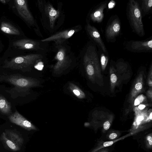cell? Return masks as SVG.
<instances>
[{
    "label": "cell",
    "instance_id": "obj_1",
    "mask_svg": "<svg viewBox=\"0 0 152 152\" xmlns=\"http://www.w3.org/2000/svg\"><path fill=\"white\" fill-rule=\"evenodd\" d=\"M0 81L13 86V87L6 91L13 99L26 96L30 94L31 88L39 87L41 85L40 81L37 79L18 74L0 75Z\"/></svg>",
    "mask_w": 152,
    "mask_h": 152
},
{
    "label": "cell",
    "instance_id": "obj_2",
    "mask_svg": "<svg viewBox=\"0 0 152 152\" xmlns=\"http://www.w3.org/2000/svg\"><path fill=\"white\" fill-rule=\"evenodd\" d=\"M42 58L41 54H32L14 58L6 61L3 67L23 72L29 70L37 62Z\"/></svg>",
    "mask_w": 152,
    "mask_h": 152
},
{
    "label": "cell",
    "instance_id": "obj_3",
    "mask_svg": "<svg viewBox=\"0 0 152 152\" xmlns=\"http://www.w3.org/2000/svg\"><path fill=\"white\" fill-rule=\"evenodd\" d=\"M127 17L133 31L139 36H144L145 32L142 20L141 10L138 3L130 0L127 7Z\"/></svg>",
    "mask_w": 152,
    "mask_h": 152
},
{
    "label": "cell",
    "instance_id": "obj_4",
    "mask_svg": "<svg viewBox=\"0 0 152 152\" xmlns=\"http://www.w3.org/2000/svg\"><path fill=\"white\" fill-rule=\"evenodd\" d=\"M96 47L92 45L87 48L83 57V64L87 75L93 76L99 68V61Z\"/></svg>",
    "mask_w": 152,
    "mask_h": 152
},
{
    "label": "cell",
    "instance_id": "obj_5",
    "mask_svg": "<svg viewBox=\"0 0 152 152\" xmlns=\"http://www.w3.org/2000/svg\"><path fill=\"white\" fill-rule=\"evenodd\" d=\"M1 140L6 147L14 151L19 150L24 142L23 138L12 130H6L4 132Z\"/></svg>",
    "mask_w": 152,
    "mask_h": 152
},
{
    "label": "cell",
    "instance_id": "obj_6",
    "mask_svg": "<svg viewBox=\"0 0 152 152\" xmlns=\"http://www.w3.org/2000/svg\"><path fill=\"white\" fill-rule=\"evenodd\" d=\"M55 59L57 62L53 66V72L56 75H59L69 65L70 59L66 54L65 50L63 48L58 49Z\"/></svg>",
    "mask_w": 152,
    "mask_h": 152
},
{
    "label": "cell",
    "instance_id": "obj_7",
    "mask_svg": "<svg viewBox=\"0 0 152 152\" xmlns=\"http://www.w3.org/2000/svg\"><path fill=\"white\" fill-rule=\"evenodd\" d=\"M8 118L11 122L28 131L37 130V127L20 114L17 110L9 115Z\"/></svg>",
    "mask_w": 152,
    "mask_h": 152
},
{
    "label": "cell",
    "instance_id": "obj_8",
    "mask_svg": "<svg viewBox=\"0 0 152 152\" xmlns=\"http://www.w3.org/2000/svg\"><path fill=\"white\" fill-rule=\"evenodd\" d=\"M126 48L134 52H151L152 39L145 41H130L128 43Z\"/></svg>",
    "mask_w": 152,
    "mask_h": 152
},
{
    "label": "cell",
    "instance_id": "obj_9",
    "mask_svg": "<svg viewBox=\"0 0 152 152\" xmlns=\"http://www.w3.org/2000/svg\"><path fill=\"white\" fill-rule=\"evenodd\" d=\"M14 2L18 12L28 23L31 25L34 24V19L28 10L26 1L16 0Z\"/></svg>",
    "mask_w": 152,
    "mask_h": 152
},
{
    "label": "cell",
    "instance_id": "obj_10",
    "mask_svg": "<svg viewBox=\"0 0 152 152\" xmlns=\"http://www.w3.org/2000/svg\"><path fill=\"white\" fill-rule=\"evenodd\" d=\"M121 29V24L119 19L117 18H114L106 27L105 35L107 40L109 41H114L120 33Z\"/></svg>",
    "mask_w": 152,
    "mask_h": 152
},
{
    "label": "cell",
    "instance_id": "obj_11",
    "mask_svg": "<svg viewBox=\"0 0 152 152\" xmlns=\"http://www.w3.org/2000/svg\"><path fill=\"white\" fill-rule=\"evenodd\" d=\"M78 31L77 28L68 29L56 33L41 40L43 42L53 41L58 45L61 44L66 39L71 37Z\"/></svg>",
    "mask_w": 152,
    "mask_h": 152
},
{
    "label": "cell",
    "instance_id": "obj_12",
    "mask_svg": "<svg viewBox=\"0 0 152 152\" xmlns=\"http://www.w3.org/2000/svg\"><path fill=\"white\" fill-rule=\"evenodd\" d=\"M86 32L90 37L100 48L104 53H107V49L102 39L100 34L94 27L87 23L86 26Z\"/></svg>",
    "mask_w": 152,
    "mask_h": 152
},
{
    "label": "cell",
    "instance_id": "obj_13",
    "mask_svg": "<svg viewBox=\"0 0 152 152\" xmlns=\"http://www.w3.org/2000/svg\"><path fill=\"white\" fill-rule=\"evenodd\" d=\"M13 45L19 49L34 50L38 48L39 42L31 39H23L14 42Z\"/></svg>",
    "mask_w": 152,
    "mask_h": 152
},
{
    "label": "cell",
    "instance_id": "obj_14",
    "mask_svg": "<svg viewBox=\"0 0 152 152\" xmlns=\"http://www.w3.org/2000/svg\"><path fill=\"white\" fill-rule=\"evenodd\" d=\"M107 2L104 1L102 3L91 13L90 17L93 21L98 23L102 22L104 17V10L107 7Z\"/></svg>",
    "mask_w": 152,
    "mask_h": 152
},
{
    "label": "cell",
    "instance_id": "obj_15",
    "mask_svg": "<svg viewBox=\"0 0 152 152\" xmlns=\"http://www.w3.org/2000/svg\"><path fill=\"white\" fill-rule=\"evenodd\" d=\"M45 11L48 17L50 26L53 29L56 20L59 16L60 12L58 10H56L49 3H48L45 5Z\"/></svg>",
    "mask_w": 152,
    "mask_h": 152
},
{
    "label": "cell",
    "instance_id": "obj_16",
    "mask_svg": "<svg viewBox=\"0 0 152 152\" xmlns=\"http://www.w3.org/2000/svg\"><path fill=\"white\" fill-rule=\"evenodd\" d=\"M11 108V103L4 96L0 95V113L9 115L12 113Z\"/></svg>",
    "mask_w": 152,
    "mask_h": 152
},
{
    "label": "cell",
    "instance_id": "obj_17",
    "mask_svg": "<svg viewBox=\"0 0 152 152\" xmlns=\"http://www.w3.org/2000/svg\"><path fill=\"white\" fill-rule=\"evenodd\" d=\"M0 29L2 31L8 34L15 35H19L20 34V32L17 28L11 24L7 22H1Z\"/></svg>",
    "mask_w": 152,
    "mask_h": 152
},
{
    "label": "cell",
    "instance_id": "obj_18",
    "mask_svg": "<svg viewBox=\"0 0 152 152\" xmlns=\"http://www.w3.org/2000/svg\"><path fill=\"white\" fill-rule=\"evenodd\" d=\"M68 88L70 91L78 98L82 99L85 98L84 93L75 84L72 82L69 83Z\"/></svg>",
    "mask_w": 152,
    "mask_h": 152
},
{
    "label": "cell",
    "instance_id": "obj_19",
    "mask_svg": "<svg viewBox=\"0 0 152 152\" xmlns=\"http://www.w3.org/2000/svg\"><path fill=\"white\" fill-rule=\"evenodd\" d=\"M141 10L145 13H147L151 10L152 7V0H143L142 1Z\"/></svg>",
    "mask_w": 152,
    "mask_h": 152
},
{
    "label": "cell",
    "instance_id": "obj_20",
    "mask_svg": "<svg viewBox=\"0 0 152 152\" xmlns=\"http://www.w3.org/2000/svg\"><path fill=\"white\" fill-rule=\"evenodd\" d=\"M108 58L103 53L101 55L100 61L102 67L103 69H105L108 62Z\"/></svg>",
    "mask_w": 152,
    "mask_h": 152
},
{
    "label": "cell",
    "instance_id": "obj_21",
    "mask_svg": "<svg viewBox=\"0 0 152 152\" xmlns=\"http://www.w3.org/2000/svg\"><path fill=\"white\" fill-rule=\"evenodd\" d=\"M110 124L108 121H106L104 122L103 124V128L104 130H107L109 129L110 127Z\"/></svg>",
    "mask_w": 152,
    "mask_h": 152
},
{
    "label": "cell",
    "instance_id": "obj_22",
    "mask_svg": "<svg viewBox=\"0 0 152 152\" xmlns=\"http://www.w3.org/2000/svg\"><path fill=\"white\" fill-rule=\"evenodd\" d=\"M110 80L111 82L113 83H114L116 82L117 80V78L115 74H112L110 76Z\"/></svg>",
    "mask_w": 152,
    "mask_h": 152
},
{
    "label": "cell",
    "instance_id": "obj_23",
    "mask_svg": "<svg viewBox=\"0 0 152 152\" xmlns=\"http://www.w3.org/2000/svg\"><path fill=\"white\" fill-rule=\"evenodd\" d=\"M115 2L113 0L111 1L108 4V8L109 9H111L113 8L115 5Z\"/></svg>",
    "mask_w": 152,
    "mask_h": 152
},
{
    "label": "cell",
    "instance_id": "obj_24",
    "mask_svg": "<svg viewBox=\"0 0 152 152\" xmlns=\"http://www.w3.org/2000/svg\"><path fill=\"white\" fill-rule=\"evenodd\" d=\"M147 140H148L149 144L151 146L152 145V137L151 134L148 135L146 137Z\"/></svg>",
    "mask_w": 152,
    "mask_h": 152
},
{
    "label": "cell",
    "instance_id": "obj_25",
    "mask_svg": "<svg viewBox=\"0 0 152 152\" xmlns=\"http://www.w3.org/2000/svg\"><path fill=\"white\" fill-rule=\"evenodd\" d=\"M117 137V134L115 133H113L110 134L109 135V138L112 140L114 139Z\"/></svg>",
    "mask_w": 152,
    "mask_h": 152
},
{
    "label": "cell",
    "instance_id": "obj_26",
    "mask_svg": "<svg viewBox=\"0 0 152 152\" xmlns=\"http://www.w3.org/2000/svg\"><path fill=\"white\" fill-rule=\"evenodd\" d=\"M142 87V85L141 83H137L135 86V88L137 90L141 89Z\"/></svg>",
    "mask_w": 152,
    "mask_h": 152
},
{
    "label": "cell",
    "instance_id": "obj_27",
    "mask_svg": "<svg viewBox=\"0 0 152 152\" xmlns=\"http://www.w3.org/2000/svg\"><path fill=\"white\" fill-rule=\"evenodd\" d=\"M95 152H108V150L107 149L102 148Z\"/></svg>",
    "mask_w": 152,
    "mask_h": 152
},
{
    "label": "cell",
    "instance_id": "obj_28",
    "mask_svg": "<svg viewBox=\"0 0 152 152\" xmlns=\"http://www.w3.org/2000/svg\"><path fill=\"white\" fill-rule=\"evenodd\" d=\"M140 103V100L138 98H137L134 101V105H137L139 104Z\"/></svg>",
    "mask_w": 152,
    "mask_h": 152
},
{
    "label": "cell",
    "instance_id": "obj_29",
    "mask_svg": "<svg viewBox=\"0 0 152 152\" xmlns=\"http://www.w3.org/2000/svg\"><path fill=\"white\" fill-rule=\"evenodd\" d=\"M145 107V105L143 104H140L138 106V108L140 110L143 109Z\"/></svg>",
    "mask_w": 152,
    "mask_h": 152
},
{
    "label": "cell",
    "instance_id": "obj_30",
    "mask_svg": "<svg viewBox=\"0 0 152 152\" xmlns=\"http://www.w3.org/2000/svg\"><path fill=\"white\" fill-rule=\"evenodd\" d=\"M143 119V117L142 116H140L137 119V121H140Z\"/></svg>",
    "mask_w": 152,
    "mask_h": 152
},
{
    "label": "cell",
    "instance_id": "obj_31",
    "mask_svg": "<svg viewBox=\"0 0 152 152\" xmlns=\"http://www.w3.org/2000/svg\"><path fill=\"white\" fill-rule=\"evenodd\" d=\"M7 1L4 0H0V1L2 3L5 4L6 3Z\"/></svg>",
    "mask_w": 152,
    "mask_h": 152
},
{
    "label": "cell",
    "instance_id": "obj_32",
    "mask_svg": "<svg viewBox=\"0 0 152 152\" xmlns=\"http://www.w3.org/2000/svg\"><path fill=\"white\" fill-rule=\"evenodd\" d=\"M149 118L151 120L152 119V112H151L150 114V116H149Z\"/></svg>",
    "mask_w": 152,
    "mask_h": 152
}]
</instances>
